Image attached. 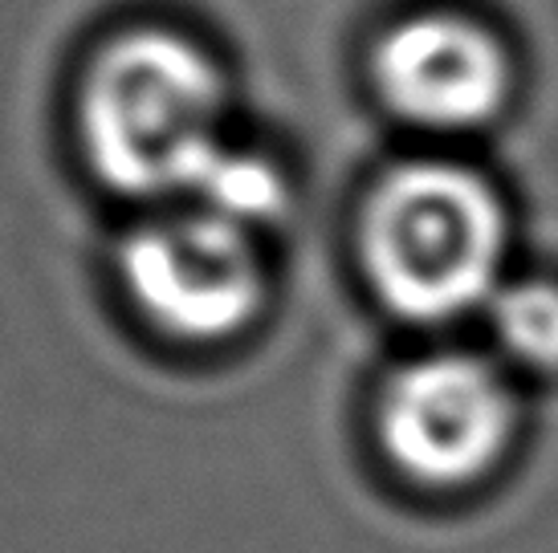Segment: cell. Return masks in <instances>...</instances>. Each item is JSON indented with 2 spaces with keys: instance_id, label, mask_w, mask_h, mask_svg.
Returning <instances> with one entry per match:
<instances>
[{
  "instance_id": "6da1fadb",
  "label": "cell",
  "mask_w": 558,
  "mask_h": 553,
  "mask_svg": "<svg viewBox=\"0 0 558 553\" xmlns=\"http://www.w3.org/2000/svg\"><path fill=\"white\" fill-rule=\"evenodd\" d=\"M78 131L94 175L110 192L184 204L229 151L225 77L180 33H123L86 70Z\"/></svg>"
},
{
  "instance_id": "7a4b0ae2",
  "label": "cell",
  "mask_w": 558,
  "mask_h": 553,
  "mask_svg": "<svg viewBox=\"0 0 558 553\" xmlns=\"http://www.w3.org/2000/svg\"><path fill=\"white\" fill-rule=\"evenodd\" d=\"M359 253L391 314L449 322L494 293L506 216L477 171L403 163L367 196Z\"/></svg>"
},
{
  "instance_id": "3957f363",
  "label": "cell",
  "mask_w": 558,
  "mask_h": 553,
  "mask_svg": "<svg viewBox=\"0 0 558 553\" xmlns=\"http://www.w3.org/2000/svg\"><path fill=\"white\" fill-rule=\"evenodd\" d=\"M123 285L147 322L180 342L241 334L265 297L253 229L196 204H175L126 236Z\"/></svg>"
},
{
  "instance_id": "277c9868",
  "label": "cell",
  "mask_w": 558,
  "mask_h": 553,
  "mask_svg": "<svg viewBox=\"0 0 558 553\" xmlns=\"http://www.w3.org/2000/svg\"><path fill=\"white\" fill-rule=\"evenodd\" d=\"M510 435V386L469 354H433L403 367L379 403V440L391 464L428 489H461L485 477Z\"/></svg>"
},
{
  "instance_id": "5b68a950",
  "label": "cell",
  "mask_w": 558,
  "mask_h": 553,
  "mask_svg": "<svg viewBox=\"0 0 558 553\" xmlns=\"http://www.w3.org/2000/svg\"><path fill=\"white\" fill-rule=\"evenodd\" d=\"M375 86L400 119L428 131L489 123L510 98V53L461 13H416L391 25L372 58Z\"/></svg>"
},
{
  "instance_id": "8992f818",
  "label": "cell",
  "mask_w": 558,
  "mask_h": 553,
  "mask_svg": "<svg viewBox=\"0 0 558 553\" xmlns=\"http://www.w3.org/2000/svg\"><path fill=\"white\" fill-rule=\"evenodd\" d=\"M494 330L501 346L534 370H558V285L522 281L497 293Z\"/></svg>"
}]
</instances>
